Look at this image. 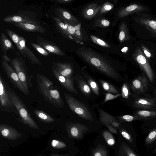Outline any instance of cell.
Returning a JSON list of instances; mask_svg holds the SVG:
<instances>
[{"label":"cell","mask_w":156,"mask_h":156,"mask_svg":"<svg viewBox=\"0 0 156 156\" xmlns=\"http://www.w3.org/2000/svg\"><path fill=\"white\" fill-rule=\"evenodd\" d=\"M122 96L124 98H128L129 95V91L128 87L126 84L124 83L122 87Z\"/></svg>","instance_id":"cell-40"},{"label":"cell","mask_w":156,"mask_h":156,"mask_svg":"<svg viewBox=\"0 0 156 156\" xmlns=\"http://www.w3.org/2000/svg\"><path fill=\"white\" fill-rule=\"evenodd\" d=\"M14 26L23 30L32 32H37L41 33L46 32V29L39 25L22 23H10Z\"/></svg>","instance_id":"cell-18"},{"label":"cell","mask_w":156,"mask_h":156,"mask_svg":"<svg viewBox=\"0 0 156 156\" xmlns=\"http://www.w3.org/2000/svg\"><path fill=\"white\" fill-rule=\"evenodd\" d=\"M78 87L85 95H89L91 93V90L83 78L80 75H76L75 78Z\"/></svg>","instance_id":"cell-24"},{"label":"cell","mask_w":156,"mask_h":156,"mask_svg":"<svg viewBox=\"0 0 156 156\" xmlns=\"http://www.w3.org/2000/svg\"><path fill=\"white\" fill-rule=\"evenodd\" d=\"M51 145L52 147L56 149L63 148L66 146V144L64 143L55 140L52 141Z\"/></svg>","instance_id":"cell-39"},{"label":"cell","mask_w":156,"mask_h":156,"mask_svg":"<svg viewBox=\"0 0 156 156\" xmlns=\"http://www.w3.org/2000/svg\"><path fill=\"white\" fill-rule=\"evenodd\" d=\"M148 82L146 77L144 76L138 77L132 82L131 87L136 93H142L147 90Z\"/></svg>","instance_id":"cell-17"},{"label":"cell","mask_w":156,"mask_h":156,"mask_svg":"<svg viewBox=\"0 0 156 156\" xmlns=\"http://www.w3.org/2000/svg\"><path fill=\"white\" fill-rule=\"evenodd\" d=\"M83 75L85 77L91 89L97 95L99 94V89L97 83L92 78L86 74L83 73Z\"/></svg>","instance_id":"cell-29"},{"label":"cell","mask_w":156,"mask_h":156,"mask_svg":"<svg viewBox=\"0 0 156 156\" xmlns=\"http://www.w3.org/2000/svg\"><path fill=\"white\" fill-rule=\"evenodd\" d=\"M53 67L61 75L67 77H71L73 73V66L72 64L68 62H52Z\"/></svg>","instance_id":"cell-16"},{"label":"cell","mask_w":156,"mask_h":156,"mask_svg":"<svg viewBox=\"0 0 156 156\" xmlns=\"http://www.w3.org/2000/svg\"><path fill=\"white\" fill-rule=\"evenodd\" d=\"M16 46L23 56L27 58L33 65L37 64L40 66L42 63L35 54L26 46L25 40L22 36H20L19 42Z\"/></svg>","instance_id":"cell-11"},{"label":"cell","mask_w":156,"mask_h":156,"mask_svg":"<svg viewBox=\"0 0 156 156\" xmlns=\"http://www.w3.org/2000/svg\"><path fill=\"white\" fill-rule=\"evenodd\" d=\"M94 156H101V155L99 152H96L94 154Z\"/></svg>","instance_id":"cell-48"},{"label":"cell","mask_w":156,"mask_h":156,"mask_svg":"<svg viewBox=\"0 0 156 156\" xmlns=\"http://www.w3.org/2000/svg\"><path fill=\"white\" fill-rule=\"evenodd\" d=\"M102 6L101 5H98L96 3H90L84 8L83 11L82 15L86 19H90L100 11Z\"/></svg>","instance_id":"cell-20"},{"label":"cell","mask_w":156,"mask_h":156,"mask_svg":"<svg viewBox=\"0 0 156 156\" xmlns=\"http://www.w3.org/2000/svg\"><path fill=\"white\" fill-rule=\"evenodd\" d=\"M29 12L21 11L15 14L5 16L2 20L5 22L22 23L41 25V23L34 16L28 14Z\"/></svg>","instance_id":"cell-10"},{"label":"cell","mask_w":156,"mask_h":156,"mask_svg":"<svg viewBox=\"0 0 156 156\" xmlns=\"http://www.w3.org/2000/svg\"><path fill=\"white\" fill-rule=\"evenodd\" d=\"M156 103V101L154 98H141L133 102V106L137 108L151 109L155 107Z\"/></svg>","instance_id":"cell-19"},{"label":"cell","mask_w":156,"mask_h":156,"mask_svg":"<svg viewBox=\"0 0 156 156\" xmlns=\"http://www.w3.org/2000/svg\"><path fill=\"white\" fill-rule=\"evenodd\" d=\"M51 69L55 78L64 88L70 92L76 94H78L77 91L74 85V79L73 77L64 76L57 72L53 67Z\"/></svg>","instance_id":"cell-12"},{"label":"cell","mask_w":156,"mask_h":156,"mask_svg":"<svg viewBox=\"0 0 156 156\" xmlns=\"http://www.w3.org/2000/svg\"><path fill=\"white\" fill-rule=\"evenodd\" d=\"M54 20L56 28L58 31L64 37L72 40L68 31L66 24L57 17L52 16Z\"/></svg>","instance_id":"cell-22"},{"label":"cell","mask_w":156,"mask_h":156,"mask_svg":"<svg viewBox=\"0 0 156 156\" xmlns=\"http://www.w3.org/2000/svg\"><path fill=\"white\" fill-rule=\"evenodd\" d=\"M121 134L122 136L126 139L130 140H131L130 136L126 132L123 131L121 132Z\"/></svg>","instance_id":"cell-45"},{"label":"cell","mask_w":156,"mask_h":156,"mask_svg":"<svg viewBox=\"0 0 156 156\" xmlns=\"http://www.w3.org/2000/svg\"><path fill=\"white\" fill-rule=\"evenodd\" d=\"M135 115L141 117L143 118H149L156 117V112L142 110L138 111Z\"/></svg>","instance_id":"cell-31"},{"label":"cell","mask_w":156,"mask_h":156,"mask_svg":"<svg viewBox=\"0 0 156 156\" xmlns=\"http://www.w3.org/2000/svg\"><path fill=\"white\" fill-rule=\"evenodd\" d=\"M11 63L19 78L27 90L32 87L31 76L29 75L25 60L21 57H16L11 61Z\"/></svg>","instance_id":"cell-5"},{"label":"cell","mask_w":156,"mask_h":156,"mask_svg":"<svg viewBox=\"0 0 156 156\" xmlns=\"http://www.w3.org/2000/svg\"><path fill=\"white\" fill-rule=\"evenodd\" d=\"M36 80L39 92L44 100L58 108H63L64 103L57 87L47 76L40 73L37 75Z\"/></svg>","instance_id":"cell-2"},{"label":"cell","mask_w":156,"mask_h":156,"mask_svg":"<svg viewBox=\"0 0 156 156\" xmlns=\"http://www.w3.org/2000/svg\"><path fill=\"white\" fill-rule=\"evenodd\" d=\"M156 136V129L152 131L149 134L147 140H150L154 138Z\"/></svg>","instance_id":"cell-43"},{"label":"cell","mask_w":156,"mask_h":156,"mask_svg":"<svg viewBox=\"0 0 156 156\" xmlns=\"http://www.w3.org/2000/svg\"><path fill=\"white\" fill-rule=\"evenodd\" d=\"M36 42L37 44L50 53L61 56L65 55L64 52L53 42L45 40L42 37L39 36L37 37Z\"/></svg>","instance_id":"cell-13"},{"label":"cell","mask_w":156,"mask_h":156,"mask_svg":"<svg viewBox=\"0 0 156 156\" xmlns=\"http://www.w3.org/2000/svg\"><path fill=\"white\" fill-rule=\"evenodd\" d=\"M110 22L106 19H101L97 20L95 23V26L102 27H107L109 26Z\"/></svg>","instance_id":"cell-38"},{"label":"cell","mask_w":156,"mask_h":156,"mask_svg":"<svg viewBox=\"0 0 156 156\" xmlns=\"http://www.w3.org/2000/svg\"><path fill=\"white\" fill-rule=\"evenodd\" d=\"M121 95V94H115L108 93H106L105 94V99L103 101V102H105L108 101L115 99Z\"/></svg>","instance_id":"cell-41"},{"label":"cell","mask_w":156,"mask_h":156,"mask_svg":"<svg viewBox=\"0 0 156 156\" xmlns=\"http://www.w3.org/2000/svg\"><path fill=\"white\" fill-rule=\"evenodd\" d=\"M132 57L141 69L145 72L150 80L153 82L154 75L150 61L145 57L139 46L136 48L133 54Z\"/></svg>","instance_id":"cell-8"},{"label":"cell","mask_w":156,"mask_h":156,"mask_svg":"<svg viewBox=\"0 0 156 156\" xmlns=\"http://www.w3.org/2000/svg\"><path fill=\"white\" fill-rule=\"evenodd\" d=\"M33 113L40 121L45 123H51L55 121L54 119L42 110H34Z\"/></svg>","instance_id":"cell-26"},{"label":"cell","mask_w":156,"mask_h":156,"mask_svg":"<svg viewBox=\"0 0 156 156\" xmlns=\"http://www.w3.org/2000/svg\"><path fill=\"white\" fill-rule=\"evenodd\" d=\"M64 95L69 107L73 112L83 119L94 120L93 115L87 107L71 95L66 93Z\"/></svg>","instance_id":"cell-7"},{"label":"cell","mask_w":156,"mask_h":156,"mask_svg":"<svg viewBox=\"0 0 156 156\" xmlns=\"http://www.w3.org/2000/svg\"><path fill=\"white\" fill-rule=\"evenodd\" d=\"M30 44L41 55L47 56L50 55V53L37 44L30 42Z\"/></svg>","instance_id":"cell-33"},{"label":"cell","mask_w":156,"mask_h":156,"mask_svg":"<svg viewBox=\"0 0 156 156\" xmlns=\"http://www.w3.org/2000/svg\"><path fill=\"white\" fill-rule=\"evenodd\" d=\"M77 53L85 62L106 76L117 81L119 74L112 65L98 53L90 49L79 48Z\"/></svg>","instance_id":"cell-1"},{"label":"cell","mask_w":156,"mask_h":156,"mask_svg":"<svg viewBox=\"0 0 156 156\" xmlns=\"http://www.w3.org/2000/svg\"><path fill=\"white\" fill-rule=\"evenodd\" d=\"M2 58L3 59H4L7 62H11L12 60L7 56L6 54H4Z\"/></svg>","instance_id":"cell-47"},{"label":"cell","mask_w":156,"mask_h":156,"mask_svg":"<svg viewBox=\"0 0 156 156\" xmlns=\"http://www.w3.org/2000/svg\"><path fill=\"white\" fill-rule=\"evenodd\" d=\"M8 84L0 74V109L9 112H13L19 116L18 112L9 95Z\"/></svg>","instance_id":"cell-6"},{"label":"cell","mask_w":156,"mask_h":156,"mask_svg":"<svg viewBox=\"0 0 156 156\" xmlns=\"http://www.w3.org/2000/svg\"><path fill=\"white\" fill-rule=\"evenodd\" d=\"M85 128V126L80 124H73L69 126L70 133L73 136H76L81 130Z\"/></svg>","instance_id":"cell-30"},{"label":"cell","mask_w":156,"mask_h":156,"mask_svg":"<svg viewBox=\"0 0 156 156\" xmlns=\"http://www.w3.org/2000/svg\"><path fill=\"white\" fill-rule=\"evenodd\" d=\"M100 121L104 124H111L115 127H118L120 123L118 121L113 117L99 107L98 108Z\"/></svg>","instance_id":"cell-21"},{"label":"cell","mask_w":156,"mask_h":156,"mask_svg":"<svg viewBox=\"0 0 156 156\" xmlns=\"http://www.w3.org/2000/svg\"><path fill=\"white\" fill-rule=\"evenodd\" d=\"M108 128V129L109 131L113 133H117V131L113 127H112L111 125L109 124H104Z\"/></svg>","instance_id":"cell-44"},{"label":"cell","mask_w":156,"mask_h":156,"mask_svg":"<svg viewBox=\"0 0 156 156\" xmlns=\"http://www.w3.org/2000/svg\"><path fill=\"white\" fill-rule=\"evenodd\" d=\"M54 12L57 17L63 21L68 22L73 26H76L80 23L77 19L63 8H56Z\"/></svg>","instance_id":"cell-15"},{"label":"cell","mask_w":156,"mask_h":156,"mask_svg":"<svg viewBox=\"0 0 156 156\" xmlns=\"http://www.w3.org/2000/svg\"><path fill=\"white\" fill-rule=\"evenodd\" d=\"M0 42L1 50L4 54H7V51L10 49L16 51L12 43L3 32L1 33Z\"/></svg>","instance_id":"cell-23"},{"label":"cell","mask_w":156,"mask_h":156,"mask_svg":"<svg viewBox=\"0 0 156 156\" xmlns=\"http://www.w3.org/2000/svg\"><path fill=\"white\" fill-rule=\"evenodd\" d=\"M148 12L145 11L133 14L135 31L142 38L145 37L146 39L156 40V17Z\"/></svg>","instance_id":"cell-3"},{"label":"cell","mask_w":156,"mask_h":156,"mask_svg":"<svg viewBox=\"0 0 156 156\" xmlns=\"http://www.w3.org/2000/svg\"><path fill=\"white\" fill-rule=\"evenodd\" d=\"M1 63L4 71L14 87L24 94L29 95V92L25 89L15 71L4 59H2Z\"/></svg>","instance_id":"cell-9"},{"label":"cell","mask_w":156,"mask_h":156,"mask_svg":"<svg viewBox=\"0 0 156 156\" xmlns=\"http://www.w3.org/2000/svg\"><path fill=\"white\" fill-rule=\"evenodd\" d=\"M7 87L9 95L18 112L19 116L22 122L31 128L38 129V126L31 116L25 104L8 85Z\"/></svg>","instance_id":"cell-4"},{"label":"cell","mask_w":156,"mask_h":156,"mask_svg":"<svg viewBox=\"0 0 156 156\" xmlns=\"http://www.w3.org/2000/svg\"><path fill=\"white\" fill-rule=\"evenodd\" d=\"M63 22L66 24L68 32L71 37L72 40L77 42L80 41L76 35V30L74 26L72 25L68 22L65 21Z\"/></svg>","instance_id":"cell-32"},{"label":"cell","mask_w":156,"mask_h":156,"mask_svg":"<svg viewBox=\"0 0 156 156\" xmlns=\"http://www.w3.org/2000/svg\"><path fill=\"white\" fill-rule=\"evenodd\" d=\"M139 46L145 57L150 61L156 58V49H154H154H152V47L151 49L150 47H148L147 44L144 43L139 44Z\"/></svg>","instance_id":"cell-25"},{"label":"cell","mask_w":156,"mask_h":156,"mask_svg":"<svg viewBox=\"0 0 156 156\" xmlns=\"http://www.w3.org/2000/svg\"><path fill=\"white\" fill-rule=\"evenodd\" d=\"M50 1L57 4L64 5L69 4L72 2L73 0H51Z\"/></svg>","instance_id":"cell-42"},{"label":"cell","mask_w":156,"mask_h":156,"mask_svg":"<svg viewBox=\"0 0 156 156\" xmlns=\"http://www.w3.org/2000/svg\"><path fill=\"white\" fill-rule=\"evenodd\" d=\"M100 82L103 89L107 92L115 94H119V90L109 82L101 80Z\"/></svg>","instance_id":"cell-28"},{"label":"cell","mask_w":156,"mask_h":156,"mask_svg":"<svg viewBox=\"0 0 156 156\" xmlns=\"http://www.w3.org/2000/svg\"></svg>","instance_id":"cell-49"},{"label":"cell","mask_w":156,"mask_h":156,"mask_svg":"<svg viewBox=\"0 0 156 156\" xmlns=\"http://www.w3.org/2000/svg\"><path fill=\"white\" fill-rule=\"evenodd\" d=\"M126 152L128 156H137L133 151L129 148H127Z\"/></svg>","instance_id":"cell-46"},{"label":"cell","mask_w":156,"mask_h":156,"mask_svg":"<svg viewBox=\"0 0 156 156\" xmlns=\"http://www.w3.org/2000/svg\"><path fill=\"white\" fill-rule=\"evenodd\" d=\"M119 32V40L120 42L128 41L130 39L127 26L124 22L120 25Z\"/></svg>","instance_id":"cell-27"},{"label":"cell","mask_w":156,"mask_h":156,"mask_svg":"<svg viewBox=\"0 0 156 156\" xmlns=\"http://www.w3.org/2000/svg\"><path fill=\"white\" fill-rule=\"evenodd\" d=\"M114 117L117 118L119 120L127 122H130L134 120L142 119L143 118L141 117L136 115H125L122 116H116Z\"/></svg>","instance_id":"cell-34"},{"label":"cell","mask_w":156,"mask_h":156,"mask_svg":"<svg viewBox=\"0 0 156 156\" xmlns=\"http://www.w3.org/2000/svg\"><path fill=\"white\" fill-rule=\"evenodd\" d=\"M148 11V8L141 5L134 4L124 8L118 12V18H122L127 16L135 13Z\"/></svg>","instance_id":"cell-14"},{"label":"cell","mask_w":156,"mask_h":156,"mask_svg":"<svg viewBox=\"0 0 156 156\" xmlns=\"http://www.w3.org/2000/svg\"><path fill=\"white\" fill-rule=\"evenodd\" d=\"M5 32L15 45L19 42L20 40V36H19L12 31L8 29H6Z\"/></svg>","instance_id":"cell-35"},{"label":"cell","mask_w":156,"mask_h":156,"mask_svg":"<svg viewBox=\"0 0 156 156\" xmlns=\"http://www.w3.org/2000/svg\"><path fill=\"white\" fill-rule=\"evenodd\" d=\"M90 37L94 42L101 46L108 48L110 47L109 44L102 40L93 35H90Z\"/></svg>","instance_id":"cell-36"},{"label":"cell","mask_w":156,"mask_h":156,"mask_svg":"<svg viewBox=\"0 0 156 156\" xmlns=\"http://www.w3.org/2000/svg\"><path fill=\"white\" fill-rule=\"evenodd\" d=\"M114 5L112 3L106 2L102 5L101 9L99 12L100 14H103L107 12L113 8Z\"/></svg>","instance_id":"cell-37"}]
</instances>
